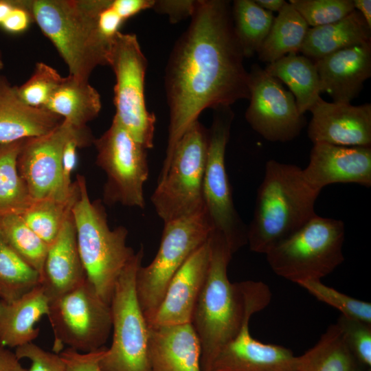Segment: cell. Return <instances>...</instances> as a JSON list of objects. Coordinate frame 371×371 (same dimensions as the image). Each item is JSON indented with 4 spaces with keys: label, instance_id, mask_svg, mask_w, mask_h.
Segmentation results:
<instances>
[{
    "label": "cell",
    "instance_id": "cell-34",
    "mask_svg": "<svg viewBox=\"0 0 371 371\" xmlns=\"http://www.w3.org/2000/svg\"><path fill=\"white\" fill-rule=\"evenodd\" d=\"M0 236L41 276L48 245L27 226L20 214L0 215Z\"/></svg>",
    "mask_w": 371,
    "mask_h": 371
},
{
    "label": "cell",
    "instance_id": "cell-49",
    "mask_svg": "<svg viewBox=\"0 0 371 371\" xmlns=\"http://www.w3.org/2000/svg\"><path fill=\"white\" fill-rule=\"evenodd\" d=\"M3 67V56H2V53L0 50V72L2 70Z\"/></svg>",
    "mask_w": 371,
    "mask_h": 371
},
{
    "label": "cell",
    "instance_id": "cell-20",
    "mask_svg": "<svg viewBox=\"0 0 371 371\" xmlns=\"http://www.w3.org/2000/svg\"><path fill=\"white\" fill-rule=\"evenodd\" d=\"M321 83L336 102L350 103L371 76V43L341 49L313 61Z\"/></svg>",
    "mask_w": 371,
    "mask_h": 371
},
{
    "label": "cell",
    "instance_id": "cell-47",
    "mask_svg": "<svg viewBox=\"0 0 371 371\" xmlns=\"http://www.w3.org/2000/svg\"><path fill=\"white\" fill-rule=\"evenodd\" d=\"M262 9L273 13L279 12L287 3L284 0H254Z\"/></svg>",
    "mask_w": 371,
    "mask_h": 371
},
{
    "label": "cell",
    "instance_id": "cell-43",
    "mask_svg": "<svg viewBox=\"0 0 371 371\" xmlns=\"http://www.w3.org/2000/svg\"><path fill=\"white\" fill-rule=\"evenodd\" d=\"M111 1L100 12L98 15V27L102 35L112 41L120 32V27L124 22L122 19L111 7Z\"/></svg>",
    "mask_w": 371,
    "mask_h": 371
},
{
    "label": "cell",
    "instance_id": "cell-17",
    "mask_svg": "<svg viewBox=\"0 0 371 371\" xmlns=\"http://www.w3.org/2000/svg\"><path fill=\"white\" fill-rule=\"evenodd\" d=\"M306 181L321 192L337 183L371 186V146L314 144L308 166L302 169Z\"/></svg>",
    "mask_w": 371,
    "mask_h": 371
},
{
    "label": "cell",
    "instance_id": "cell-36",
    "mask_svg": "<svg viewBox=\"0 0 371 371\" xmlns=\"http://www.w3.org/2000/svg\"><path fill=\"white\" fill-rule=\"evenodd\" d=\"M63 78L54 68L42 62L37 63L28 80L16 87L17 93L27 104L44 108Z\"/></svg>",
    "mask_w": 371,
    "mask_h": 371
},
{
    "label": "cell",
    "instance_id": "cell-4",
    "mask_svg": "<svg viewBox=\"0 0 371 371\" xmlns=\"http://www.w3.org/2000/svg\"><path fill=\"white\" fill-rule=\"evenodd\" d=\"M319 193L306 181L302 168L268 161L247 226L250 249L266 254L300 229L316 215L315 204Z\"/></svg>",
    "mask_w": 371,
    "mask_h": 371
},
{
    "label": "cell",
    "instance_id": "cell-30",
    "mask_svg": "<svg viewBox=\"0 0 371 371\" xmlns=\"http://www.w3.org/2000/svg\"><path fill=\"white\" fill-rule=\"evenodd\" d=\"M233 27L245 58L258 54L269 32L273 13L260 8L254 0H235L232 3Z\"/></svg>",
    "mask_w": 371,
    "mask_h": 371
},
{
    "label": "cell",
    "instance_id": "cell-6",
    "mask_svg": "<svg viewBox=\"0 0 371 371\" xmlns=\"http://www.w3.org/2000/svg\"><path fill=\"white\" fill-rule=\"evenodd\" d=\"M342 221L317 214L265 255L273 271L297 284L321 280L344 260Z\"/></svg>",
    "mask_w": 371,
    "mask_h": 371
},
{
    "label": "cell",
    "instance_id": "cell-25",
    "mask_svg": "<svg viewBox=\"0 0 371 371\" xmlns=\"http://www.w3.org/2000/svg\"><path fill=\"white\" fill-rule=\"evenodd\" d=\"M371 43V28L355 10L344 19L309 27L300 52L313 61L348 47Z\"/></svg>",
    "mask_w": 371,
    "mask_h": 371
},
{
    "label": "cell",
    "instance_id": "cell-21",
    "mask_svg": "<svg viewBox=\"0 0 371 371\" xmlns=\"http://www.w3.org/2000/svg\"><path fill=\"white\" fill-rule=\"evenodd\" d=\"M201 352L191 323L148 326V355L152 371H201Z\"/></svg>",
    "mask_w": 371,
    "mask_h": 371
},
{
    "label": "cell",
    "instance_id": "cell-5",
    "mask_svg": "<svg viewBox=\"0 0 371 371\" xmlns=\"http://www.w3.org/2000/svg\"><path fill=\"white\" fill-rule=\"evenodd\" d=\"M77 199L72 208L78 249L86 276L102 300L111 304L116 282L135 252L126 245L128 230L111 229L100 201H91L85 178L77 175Z\"/></svg>",
    "mask_w": 371,
    "mask_h": 371
},
{
    "label": "cell",
    "instance_id": "cell-1",
    "mask_svg": "<svg viewBox=\"0 0 371 371\" xmlns=\"http://www.w3.org/2000/svg\"><path fill=\"white\" fill-rule=\"evenodd\" d=\"M190 18L165 70L169 124L159 178L166 172L176 144L203 111L249 98L248 71L234 30L230 1L196 0Z\"/></svg>",
    "mask_w": 371,
    "mask_h": 371
},
{
    "label": "cell",
    "instance_id": "cell-40",
    "mask_svg": "<svg viewBox=\"0 0 371 371\" xmlns=\"http://www.w3.org/2000/svg\"><path fill=\"white\" fill-rule=\"evenodd\" d=\"M106 349L104 346L95 351L80 352L68 348L59 355L65 363L67 371H102L100 362Z\"/></svg>",
    "mask_w": 371,
    "mask_h": 371
},
{
    "label": "cell",
    "instance_id": "cell-24",
    "mask_svg": "<svg viewBox=\"0 0 371 371\" xmlns=\"http://www.w3.org/2000/svg\"><path fill=\"white\" fill-rule=\"evenodd\" d=\"M49 307L41 284L16 300H0V345L16 348L32 342L39 333L35 324L47 315Z\"/></svg>",
    "mask_w": 371,
    "mask_h": 371
},
{
    "label": "cell",
    "instance_id": "cell-19",
    "mask_svg": "<svg viewBox=\"0 0 371 371\" xmlns=\"http://www.w3.org/2000/svg\"><path fill=\"white\" fill-rule=\"evenodd\" d=\"M258 311H248L236 336L215 357L211 371H296V356L291 350L251 335L249 320Z\"/></svg>",
    "mask_w": 371,
    "mask_h": 371
},
{
    "label": "cell",
    "instance_id": "cell-11",
    "mask_svg": "<svg viewBox=\"0 0 371 371\" xmlns=\"http://www.w3.org/2000/svg\"><path fill=\"white\" fill-rule=\"evenodd\" d=\"M108 65L115 76L114 117L145 149L153 148L156 117L147 109L144 95L148 61L135 34H116Z\"/></svg>",
    "mask_w": 371,
    "mask_h": 371
},
{
    "label": "cell",
    "instance_id": "cell-18",
    "mask_svg": "<svg viewBox=\"0 0 371 371\" xmlns=\"http://www.w3.org/2000/svg\"><path fill=\"white\" fill-rule=\"evenodd\" d=\"M209 240L186 260L170 281L148 326L191 323L194 309L207 274L210 261Z\"/></svg>",
    "mask_w": 371,
    "mask_h": 371
},
{
    "label": "cell",
    "instance_id": "cell-22",
    "mask_svg": "<svg viewBox=\"0 0 371 371\" xmlns=\"http://www.w3.org/2000/svg\"><path fill=\"white\" fill-rule=\"evenodd\" d=\"M86 278L71 212L57 238L48 246L40 284L50 303L74 289Z\"/></svg>",
    "mask_w": 371,
    "mask_h": 371
},
{
    "label": "cell",
    "instance_id": "cell-42",
    "mask_svg": "<svg viewBox=\"0 0 371 371\" xmlns=\"http://www.w3.org/2000/svg\"><path fill=\"white\" fill-rule=\"evenodd\" d=\"M14 2L13 9L0 25L8 32L19 33L25 31L33 19L23 0H14Z\"/></svg>",
    "mask_w": 371,
    "mask_h": 371
},
{
    "label": "cell",
    "instance_id": "cell-28",
    "mask_svg": "<svg viewBox=\"0 0 371 371\" xmlns=\"http://www.w3.org/2000/svg\"><path fill=\"white\" fill-rule=\"evenodd\" d=\"M370 371L354 357L337 324H331L317 344L296 357V371Z\"/></svg>",
    "mask_w": 371,
    "mask_h": 371
},
{
    "label": "cell",
    "instance_id": "cell-39",
    "mask_svg": "<svg viewBox=\"0 0 371 371\" xmlns=\"http://www.w3.org/2000/svg\"><path fill=\"white\" fill-rule=\"evenodd\" d=\"M18 359H27L31 365L27 371H67L60 355L47 351L33 342L16 348Z\"/></svg>",
    "mask_w": 371,
    "mask_h": 371
},
{
    "label": "cell",
    "instance_id": "cell-44",
    "mask_svg": "<svg viewBox=\"0 0 371 371\" xmlns=\"http://www.w3.org/2000/svg\"><path fill=\"white\" fill-rule=\"evenodd\" d=\"M155 0H112L111 7L124 21L139 12L152 9Z\"/></svg>",
    "mask_w": 371,
    "mask_h": 371
},
{
    "label": "cell",
    "instance_id": "cell-9",
    "mask_svg": "<svg viewBox=\"0 0 371 371\" xmlns=\"http://www.w3.org/2000/svg\"><path fill=\"white\" fill-rule=\"evenodd\" d=\"M211 227L205 209L164 223L160 245L153 261L135 277L137 298L147 324L154 317L172 278L190 255L205 243Z\"/></svg>",
    "mask_w": 371,
    "mask_h": 371
},
{
    "label": "cell",
    "instance_id": "cell-35",
    "mask_svg": "<svg viewBox=\"0 0 371 371\" xmlns=\"http://www.w3.org/2000/svg\"><path fill=\"white\" fill-rule=\"evenodd\" d=\"M318 300L340 311L341 315L371 324V304L355 299L323 284L321 280L297 283Z\"/></svg>",
    "mask_w": 371,
    "mask_h": 371
},
{
    "label": "cell",
    "instance_id": "cell-26",
    "mask_svg": "<svg viewBox=\"0 0 371 371\" xmlns=\"http://www.w3.org/2000/svg\"><path fill=\"white\" fill-rule=\"evenodd\" d=\"M102 108L100 95L88 81L69 75L63 77L44 109L79 129L95 118Z\"/></svg>",
    "mask_w": 371,
    "mask_h": 371
},
{
    "label": "cell",
    "instance_id": "cell-16",
    "mask_svg": "<svg viewBox=\"0 0 371 371\" xmlns=\"http://www.w3.org/2000/svg\"><path fill=\"white\" fill-rule=\"evenodd\" d=\"M307 134L313 144L371 146V104L328 102L321 97L311 109Z\"/></svg>",
    "mask_w": 371,
    "mask_h": 371
},
{
    "label": "cell",
    "instance_id": "cell-23",
    "mask_svg": "<svg viewBox=\"0 0 371 371\" xmlns=\"http://www.w3.org/2000/svg\"><path fill=\"white\" fill-rule=\"evenodd\" d=\"M63 120L47 109L27 104L19 97L16 86L0 75V144L43 136Z\"/></svg>",
    "mask_w": 371,
    "mask_h": 371
},
{
    "label": "cell",
    "instance_id": "cell-7",
    "mask_svg": "<svg viewBox=\"0 0 371 371\" xmlns=\"http://www.w3.org/2000/svg\"><path fill=\"white\" fill-rule=\"evenodd\" d=\"M207 149L208 129L197 120L176 144L168 169L157 180L150 198L164 223L204 209L203 181Z\"/></svg>",
    "mask_w": 371,
    "mask_h": 371
},
{
    "label": "cell",
    "instance_id": "cell-2",
    "mask_svg": "<svg viewBox=\"0 0 371 371\" xmlns=\"http://www.w3.org/2000/svg\"><path fill=\"white\" fill-rule=\"evenodd\" d=\"M208 240L209 269L191 320L201 344V371H211L215 357L236 336L248 311H261L271 297L262 282L232 283L227 267L234 254L221 236L210 234Z\"/></svg>",
    "mask_w": 371,
    "mask_h": 371
},
{
    "label": "cell",
    "instance_id": "cell-38",
    "mask_svg": "<svg viewBox=\"0 0 371 371\" xmlns=\"http://www.w3.org/2000/svg\"><path fill=\"white\" fill-rule=\"evenodd\" d=\"M349 350L364 368H371V324L341 315L337 321Z\"/></svg>",
    "mask_w": 371,
    "mask_h": 371
},
{
    "label": "cell",
    "instance_id": "cell-14",
    "mask_svg": "<svg viewBox=\"0 0 371 371\" xmlns=\"http://www.w3.org/2000/svg\"><path fill=\"white\" fill-rule=\"evenodd\" d=\"M249 104L245 119L262 137L286 142L297 137L306 125L293 95L283 83L254 64L248 72Z\"/></svg>",
    "mask_w": 371,
    "mask_h": 371
},
{
    "label": "cell",
    "instance_id": "cell-46",
    "mask_svg": "<svg viewBox=\"0 0 371 371\" xmlns=\"http://www.w3.org/2000/svg\"><path fill=\"white\" fill-rule=\"evenodd\" d=\"M353 4L355 10L361 14L369 27L371 28V1L353 0Z\"/></svg>",
    "mask_w": 371,
    "mask_h": 371
},
{
    "label": "cell",
    "instance_id": "cell-33",
    "mask_svg": "<svg viewBox=\"0 0 371 371\" xmlns=\"http://www.w3.org/2000/svg\"><path fill=\"white\" fill-rule=\"evenodd\" d=\"M78 194L77 184L75 194L69 199L34 201L20 215L27 226L49 246L57 238L65 220L71 213Z\"/></svg>",
    "mask_w": 371,
    "mask_h": 371
},
{
    "label": "cell",
    "instance_id": "cell-29",
    "mask_svg": "<svg viewBox=\"0 0 371 371\" xmlns=\"http://www.w3.org/2000/svg\"><path fill=\"white\" fill-rule=\"evenodd\" d=\"M308 29L304 19L287 2L274 18L258 52L259 59L270 64L289 54H298Z\"/></svg>",
    "mask_w": 371,
    "mask_h": 371
},
{
    "label": "cell",
    "instance_id": "cell-45",
    "mask_svg": "<svg viewBox=\"0 0 371 371\" xmlns=\"http://www.w3.org/2000/svg\"><path fill=\"white\" fill-rule=\"evenodd\" d=\"M0 371H27L19 362L15 352L0 345Z\"/></svg>",
    "mask_w": 371,
    "mask_h": 371
},
{
    "label": "cell",
    "instance_id": "cell-3",
    "mask_svg": "<svg viewBox=\"0 0 371 371\" xmlns=\"http://www.w3.org/2000/svg\"><path fill=\"white\" fill-rule=\"evenodd\" d=\"M23 1L67 65L69 75L88 81L97 67L108 65L113 40L100 32L98 19L111 0Z\"/></svg>",
    "mask_w": 371,
    "mask_h": 371
},
{
    "label": "cell",
    "instance_id": "cell-12",
    "mask_svg": "<svg viewBox=\"0 0 371 371\" xmlns=\"http://www.w3.org/2000/svg\"><path fill=\"white\" fill-rule=\"evenodd\" d=\"M47 315L56 354L65 345L80 352L98 350L104 346L112 329L111 306L87 278L50 302Z\"/></svg>",
    "mask_w": 371,
    "mask_h": 371
},
{
    "label": "cell",
    "instance_id": "cell-13",
    "mask_svg": "<svg viewBox=\"0 0 371 371\" xmlns=\"http://www.w3.org/2000/svg\"><path fill=\"white\" fill-rule=\"evenodd\" d=\"M93 144L96 164L106 175V204L144 208V186L149 175L147 150L113 117L109 128Z\"/></svg>",
    "mask_w": 371,
    "mask_h": 371
},
{
    "label": "cell",
    "instance_id": "cell-48",
    "mask_svg": "<svg viewBox=\"0 0 371 371\" xmlns=\"http://www.w3.org/2000/svg\"><path fill=\"white\" fill-rule=\"evenodd\" d=\"M14 5V0H0V25L11 12Z\"/></svg>",
    "mask_w": 371,
    "mask_h": 371
},
{
    "label": "cell",
    "instance_id": "cell-8",
    "mask_svg": "<svg viewBox=\"0 0 371 371\" xmlns=\"http://www.w3.org/2000/svg\"><path fill=\"white\" fill-rule=\"evenodd\" d=\"M144 247L121 272L111 302L113 341L100 360L102 371H152L148 355V324L135 288Z\"/></svg>",
    "mask_w": 371,
    "mask_h": 371
},
{
    "label": "cell",
    "instance_id": "cell-37",
    "mask_svg": "<svg viewBox=\"0 0 371 371\" xmlns=\"http://www.w3.org/2000/svg\"><path fill=\"white\" fill-rule=\"evenodd\" d=\"M308 26H322L338 21L355 10L353 0H290Z\"/></svg>",
    "mask_w": 371,
    "mask_h": 371
},
{
    "label": "cell",
    "instance_id": "cell-10",
    "mask_svg": "<svg viewBox=\"0 0 371 371\" xmlns=\"http://www.w3.org/2000/svg\"><path fill=\"white\" fill-rule=\"evenodd\" d=\"M203 181L204 209L210 234L221 236L233 254L247 244V226L238 214L225 167V150L234 113L231 106L214 109Z\"/></svg>",
    "mask_w": 371,
    "mask_h": 371
},
{
    "label": "cell",
    "instance_id": "cell-15",
    "mask_svg": "<svg viewBox=\"0 0 371 371\" xmlns=\"http://www.w3.org/2000/svg\"><path fill=\"white\" fill-rule=\"evenodd\" d=\"M89 131L63 122L50 133L23 140L17 159L19 172L32 199H54L65 201L77 190H66L62 172V158L66 143L72 137Z\"/></svg>",
    "mask_w": 371,
    "mask_h": 371
},
{
    "label": "cell",
    "instance_id": "cell-31",
    "mask_svg": "<svg viewBox=\"0 0 371 371\" xmlns=\"http://www.w3.org/2000/svg\"><path fill=\"white\" fill-rule=\"evenodd\" d=\"M23 140L0 144V215L21 214L34 201L17 167Z\"/></svg>",
    "mask_w": 371,
    "mask_h": 371
},
{
    "label": "cell",
    "instance_id": "cell-32",
    "mask_svg": "<svg viewBox=\"0 0 371 371\" xmlns=\"http://www.w3.org/2000/svg\"><path fill=\"white\" fill-rule=\"evenodd\" d=\"M41 275L0 236V300H16L40 284Z\"/></svg>",
    "mask_w": 371,
    "mask_h": 371
},
{
    "label": "cell",
    "instance_id": "cell-27",
    "mask_svg": "<svg viewBox=\"0 0 371 371\" xmlns=\"http://www.w3.org/2000/svg\"><path fill=\"white\" fill-rule=\"evenodd\" d=\"M265 70L289 87L302 115L310 111L320 98L321 83L315 64L304 55L289 54L267 64Z\"/></svg>",
    "mask_w": 371,
    "mask_h": 371
},
{
    "label": "cell",
    "instance_id": "cell-41",
    "mask_svg": "<svg viewBox=\"0 0 371 371\" xmlns=\"http://www.w3.org/2000/svg\"><path fill=\"white\" fill-rule=\"evenodd\" d=\"M196 0H155L152 9L159 14L169 17L172 23H176L188 17H191Z\"/></svg>",
    "mask_w": 371,
    "mask_h": 371
}]
</instances>
